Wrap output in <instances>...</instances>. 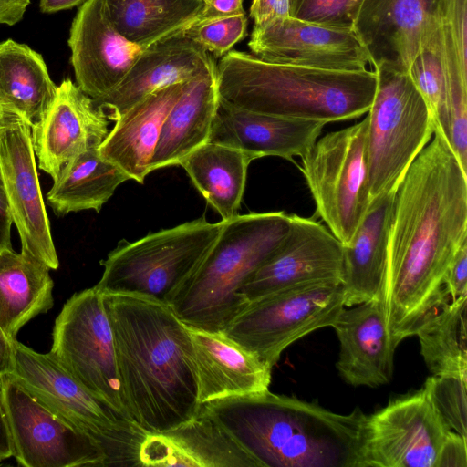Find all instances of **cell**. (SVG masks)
Segmentation results:
<instances>
[{
	"mask_svg": "<svg viewBox=\"0 0 467 467\" xmlns=\"http://www.w3.org/2000/svg\"><path fill=\"white\" fill-rule=\"evenodd\" d=\"M432 136L394 194L379 299L395 348L443 296L446 272L467 242V171L437 127Z\"/></svg>",
	"mask_w": 467,
	"mask_h": 467,
	"instance_id": "1",
	"label": "cell"
},
{
	"mask_svg": "<svg viewBox=\"0 0 467 467\" xmlns=\"http://www.w3.org/2000/svg\"><path fill=\"white\" fill-rule=\"evenodd\" d=\"M130 420L146 433L171 430L200 410L198 375L187 325L170 305L103 294Z\"/></svg>",
	"mask_w": 467,
	"mask_h": 467,
	"instance_id": "2",
	"label": "cell"
},
{
	"mask_svg": "<svg viewBox=\"0 0 467 467\" xmlns=\"http://www.w3.org/2000/svg\"><path fill=\"white\" fill-rule=\"evenodd\" d=\"M260 467H358L366 414L269 389L202 404Z\"/></svg>",
	"mask_w": 467,
	"mask_h": 467,
	"instance_id": "3",
	"label": "cell"
},
{
	"mask_svg": "<svg viewBox=\"0 0 467 467\" xmlns=\"http://www.w3.org/2000/svg\"><path fill=\"white\" fill-rule=\"evenodd\" d=\"M219 99L265 115L324 122L359 118L372 103V70H333L272 63L229 51L216 65Z\"/></svg>",
	"mask_w": 467,
	"mask_h": 467,
	"instance_id": "4",
	"label": "cell"
},
{
	"mask_svg": "<svg viewBox=\"0 0 467 467\" xmlns=\"http://www.w3.org/2000/svg\"><path fill=\"white\" fill-rule=\"evenodd\" d=\"M285 212L237 214L221 233L192 279L171 304L187 326L223 331L245 306L243 285L288 234Z\"/></svg>",
	"mask_w": 467,
	"mask_h": 467,
	"instance_id": "5",
	"label": "cell"
},
{
	"mask_svg": "<svg viewBox=\"0 0 467 467\" xmlns=\"http://www.w3.org/2000/svg\"><path fill=\"white\" fill-rule=\"evenodd\" d=\"M223 221L205 216L151 233L135 242H120L101 261L95 287L102 294H122L170 305L192 279L218 238Z\"/></svg>",
	"mask_w": 467,
	"mask_h": 467,
	"instance_id": "6",
	"label": "cell"
},
{
	"mask_svg": "<svg viewBox=\"0 0 467 467\" xmlns=\"http://www.w3.org/2000/svg\"><path fill=\"white\" fill-rule=\"evenodd\" d=\"M10 375L57 415L103 450L107 466H139L146 436L130 419L89 392L52 355L15 341Z\"/></svg>",
	"mask_w": 467,
	"mask_h": 467,
	"instance_id": "7",
	"label": "cell"
},
{
	"mask_svg": "<svg viewBox=\"0 0 467 467\" xmlns=\"http://www.w3.org/2000/svg\"><path fill=\"white\" fill-rule=\"evenodd\" d=\"M374 71L377 86L367 116L370 202L396 192L436 128L408 71L387 63Z\"/></svg>",
	"mask_w": 467,
	"mask_h": 467,
	"instance_id": "8",
	"label": "cell"
},
{
	"mask_svg": "<svg viewBox=\"0 0 467 467\" xmlns=\"http://www.w3.org/2000/svg\"><path fill=\"white\" fill-rule=\"evenodd\" d=\"M368 119L332 131L301 157L300 170L316 203V215L348 244L370 203Z\"/></svg>",
	"mask_w": 467,
	"mask_h": 467,
	"instance_id": "9",
	"label": "cell"
},
{
	"mask_svg": "<svg viewBox=\"0 0 467 467\" xmlns=\"http://www.w3.org/2000/svg\"><path fill=\"white\" fill-rule=\"evenodd\" d=\"M344 307L341 283L306 284L249 301L223 332L273 368L288 346L332 327Z\"/></svg>",
	"mask_w": 467,
	"mask_h": 467,
	"instance_id": "10",
	"label": "cell"
},
{
	"mask_svg": "<svg viewBox=\"0 0 467 467\" xmlns=\"http://www.w3.org/2000/svg\"><path fill=\"white\" fill-rule=\"evenodd\" d=\"M52 337L51 355L89 392L130 419L103 294L93 286L71 296L56 317Z\"/></svg>",
	"mask_w": 467,
	"mask_h": 467,
	"instance_id": "11",
	"label": "cell"
},
{
	"mask_svg": "<svg viewBox=\"0 0 467 467\" xmlns=\"http://www.w3.org/2000/svg\"><path fill=\"white\" fill-rule=\"evenodd\" d=\"M451 431L423 384L366 414L358 467H437Z\"/></svg>",
	"mask_w": 467,
	"mask_h": 467,
	"instance_id": "12",
	"label": "cell"
},
{
	"mask_svg": "<svg viewBox=\"0 0 467 467\" xmlns=\"http://www.w3.org/2000/svg\"><path fill=\"white\" fill-rule=\"evenodd\" d=\"M2 401L12 457L24 467L107 466L100 446L57 415L10 374L2 376Z\"/></svg>",
	"mask_w": 467,
	"mask_h": 467,
	"instance_id": "13",
	"label": "cell"
},
{
	"mask_svg": "<svg viewBox=\"0 0 467 467\" xmlns=\"http://www.w3.org/2000/svg\"><path fill=\"white\" fill-rule=\"evenodd\" d=\"M341 242L314 217L290 214L287 236L275 253L243 285L246 305L265 296L317 282L342 281Z\"/></svg>",
	"mask_w": 467,
	"mask_h": 467,
	"instance_id": "14",
	"label": "cell"
},
{
	"mask_svg": "<svg viewBox=\"0 0 467 467\" xmlns=\"http://www.w3.org/2000/svg\"><path fill=\"white\" fill-rule=\"evenodd\" d=\"M248 47L272 63L333 70H366L369 57L353 29L325 26L292 16L254 25Z\"/></svg>",
	"mask_w": 467,
	"mask_h": 467,
	"instance_id": "15",
	"label": "cell"
},
{
	"mask_svg": "<svg viewBox=\"0 0 467 467\" xmlns=\"http://www.w3.org/2000/svg\"><path fill=\"white\" fill-rule=\"evenodd\" d=\"M0 169L21 251L50 270L59 266L36 171L31 127L16 119L0 134Z\"/></svg>",
	"mask_w": 467,
	"mask_h": 467,
	"instance_id": "16",
	"label": "cell"
},
{
	"mask_svg": "<svg viewBox=\"0 0 467 467\" xmlns=\"http://www.w3.org/2000/svg\"><path fill=\"white\" fill-rule=\"evenodd\" d=\"M76 84L94 102L109 94L145 49L126 39L112 25L104 0L79 6L67 40Z\"/></svg>",
	"mask_w": 467,
	"mask_h": 467,
	"instance_id": "17",
	"label": "cell"
},
{
	"mask_svg": "<svg viewBox=\"0 0 467 467\" xmlns=\"http://www.w3.org/2000/svg\"><path fill=\"white\" fill-rule=\"evenodd\" d=\"M442 0H363L352 29L370 64L409 67L437 29Z\"/></svg>",
	"mask_w": 467,
	"mask_h": 467,
	"instance_id": "18",
	"label": "cell"
},
{
	"mask_svg": "<svg viewBox=\"0 0 467 467\" xmlns=\"http://www.w3.org/2000/svg\"><path fill=\"white\" fill-rule=\"evenodd\" d=\"M109 120L104 109L77 84L63 79L44 117L31 127L39 168L56 180L75 157L99 147L109 131Z\"/></svg>",
	"mask_w": 467,
	"mask_h": 467,
	"instance_id": "19",
	"label": "cell"
},
{
	"mask_svg": "<svg viewBox=\"0 0 467 467\" xmlns=\"http://www.w3.org/2000/svg\"><path fill=\"white\" fill-rule=\"evenodd\" d=\"M215 67L212 55L182 32L145 48L120 83L95 103L115 120L150 93Z\"/></svg>",
	"mask_w": 467,
	"mask_h": 467,
	"instance_id": "20",
	"label": "cell"
},
{
	"mask_svg": "<svg viewBox=\"0 0 467 467\" xmlns=\"http://www.w3.org/2000/svg\"><path fill=\"white\" fill-rule=\"evenodd\" d=\"M139 466L260 467L202 405L187 422L164 432L147 433Z\"/></svg>",
	"mask_w": 467,
	"mask_h": 467,
	"instance_id": "21",
	"label": "cell"
},
{
	"mask_svg": "<svg viewBox=\"0 0 467 467\" xmlns=\"http://www.w3.org/2000/svg\"><path fill=\"white\" fill-rule=\"evenodd\" d=\"M325 125L253 112L219 99L208 142L240 150L253 160L276 156L292 161L312 148Z\"/></svg>",
	"mask_w": 467,
	"mask_h": 467,
	"instance_id": "22",
	"label": "cell"
},
{
	"mask_svg": "<svg viewBox=\"0 0 467 467\" xmlns=\"http://www.w3.org/2000/svg\"><path fill=\"white\" fill-rule=\"evenodd\" d=\"M332 327L340 346L336 367L348 384L376 388L391 380L396 348L379 298L344 307Z\"/></svg>",
	"mask_w": 467,
	"mask_h": 467,
	"instance_id": "23",
	"label": "cell"
},
{
	"mask_svg": "<svg viewBox=\"0 0 467 467\" xmlns=\"http://www.w3.org/2000/svg\"><path fill=\"white\" fill-rule=\"evenodd\" d=\"M188 327L198 375L200 404L269 389L272 367L223 331Z\"/></svg>",
	"mask_w": 467,
	"mask_h": 467,
	"instance_id": "24",
	"label": "cell"
},
{
	"mask_svg": "<svg viewBox=\"0 0 467 467\" xmlns=\"http://www.w3.org/2000/svg\"><path fill=\"white\" fill-rule=\"evenodd\" d=\"M185 84L186 81L160 88L117 118L98 148L101 157L121 169L130 180L143 183L151 172L150 161L164 120Z\"/></svg>",
	"mask_w": 467,
	"mask_h": 467,
	"instance_id": "25",
	"label": "cell"
},
{
	"mask_svg": "<svg viewBox=\"0 0 467 467\" xmlns=\"http://www.w3.org/2000/svg\"><path fill=\"white\" fill-rule=\"evenodd\" d=\"M394 194L372 200L351 241L342 244L345 307L380 297Z\"/></svg>",
	"mask_w": 467,
	"mask_h": 467,
	"instance_id": "26",
	"label": "cell"
},
{
	"mask_svg": "<svg viewBox=\"0 0 467 467\" xmlns=\"http://www.w3.org/2000/svg\"><path fill=\"white\" fill-rule=\"evenodd\" d=\"M219 103L216 67L186 81L168 113L150 161V171L179 165L192 151L209 141Z\"/></svg>",
	"mask_w": 467,
	"mask_h": 467,
	"instance_id": "27",
	"label": "cell"
},
{
	"mask_svg": "<svg viewBox=\"0 0 467 467\" xmlns=\"http://www.w3.org/2000/svg\"><path fill=\"white\" fill-rule=\"evenodd\" d=\"M42 56L13 39L0 43V104L33 127L41 120L56 92Z\"/></svg>",
	"mask_w": 467,
	"mask_h": 467,
	"instance_id": "28",
	"label": "cell"
},
{
	"mask_svg": "<svg viewBox=\"0 0 467 467\" xmlns=\"http://www.w3.org/2000/svg\"><path fill=\"white\" fill-rule=\"evenodd\" d=\"M50 269L34 256L0 253V327L12 338L34 317L54 305Z\"/></svg>",
	"mask_w": 467,
	"mask_h": 467,
	"instance_id": "29",
	"label": "cell"
},
{
	"mask_svg": "<svg viewBox=\"0 0 467 467\" xmlns=\"http://www.w3.org/2000/svg\"><path fill=\"white\" fill-rule=\"evenodd\" d=\"M252 161L250 155L240 150L206 142L188 154L179 165L222 221H229L239 214L247 168Z\"/></svg>",
	"mask_w": 467,
	"mask_h": 467,
	"instance_id": "30",
	"label": "cell"
},
{
	"mask_svg": "<svg viewBox=\"0 0 467 467\" xmlns=\"http://www.w3.org/2000/svg\"><path fill=\"white\" fill-rule=\"evenodd\" d=\"M130 177L101 157L97 149L86 150L70 161L54 180L47 194L48 205L57 216L72 212H99L117 187Z\"/></svg>",
	"mask_w": 467,
	"mask_h": 467,
	"instance_id": "31",
	"label": "cell"
},
{
	"mask_svg": "<svg viewBox=\"0 0 467 467\" xmlns=\"http://www.w3.org/2000/svg\"><path fill=\"white\" fill-rule=\"evenodd\" d=\"M467 296L452 299L447 290L422 319L415 335L432 375L467 379Z\"/></svg>",
	"mask_w": 467,
	"mask_h": 467,
	"instance_id": "32",
	"label": "cell"
},
{
	"mask_svg": "<svg viewBox=\"0 0 467 467\" xmlns=\"http://www.w3.org/2000/svg\"><path fill=\"white\" fill-rule=\"evenodd\" d=\"M114 27L144 48L184 32L201 14V0H104Z\"/></svg>",
	"mask_w": 467,
	"mask_h": 467,
	"instance_id": "33",
	"label": "cell"
},
{
	"mask_svg": "<svg viewBox=\"0 0 467 467\" xmlns=\"http://www.w3.org/2000/svg\"><path fill=\"white\" fill-rule=\"evenodd\" d=\"M408 72L435 120L445 88L440 54V21L437 29L428 37L413 59Z\"/></svg>",
	"mask_w": 467,
	"mask_h": 467,
	"instance_id": "34",
	"label": "cell"
},
{
	"mask_svg": "<svg viewBox=\"0 0 467 467\" xmlns=\"http://www.w3.org/2000/svg\"><path fill=\"white\" fill-rule=\"evenodd\" d=\"M424 385L435 410L448 428L467 438V379L431 375Z\"/></svg>",
	"mask_w": 467,
	"mask_h": 467,
	"instance_id": "35",
	"label": "cell"
},
{
	"mask_svg": "<svg viewBox=\"0 0 467 467\" xmlns=\"http://www.w3.org/2000/svg\"><path fill=\"white\" fill-rule=\"evenodd\" d=\"M246 14L193 22L183 33L209 53L222 57L247 35Z\"/></svg>",
	"mask_w": 467,
	"mask_h": 467,
	"instance_id": "36",
	"label": "cell"
},
{
	"mask_svg": "<svg viewBox=\"0 0 467 467\" xmlns=\"http://www.w3.org/2000/svg\"><path fill=\"white\" fill-rule=\"evenodd\" d=\"M363 0H290V16L335 28L352 29Z\"/></svg>",
	"mask_w": 467,
	"mask_h": 467,
	"instance_id": "37",
	"label": "cell"
},
{
	"mask_svg": "<svg viewBox=\"0 0 467 467\" xmlns=\"http://www.w3.org/2000/svg\"><path fill=\"white\" fill-rule=\"evenodd\" d=\"M443 285L452 299L467 296V242L456 253L446 272Z\"/></svg>",
	"mask_w": 467,
	"mask_h": 467,
	"instance_id": "38",
	"label": "cell"
},
{
	"mask_svg": "<svg viewBox=\"0 0 467 467\" xmlns=\"http://www.w3.org/2000/svg\"><path fill=\"white\" fill-rule=\"evenodd\" d=\"M466 439L451 431L443 444L437 467H467Z\"/></svg>",
	"mask_w": 467,
	"mask_h": 467,
	"instance_id": "39",
	"label": "cell"
},
{
	"mask_svg": "<svg viewBox=\"0 0 467 467\" xmlns=\"http://www.w3.org/2000/svg\"><path fill=\"white\" fill-rule=\"evenodd\" d=\"M289 16L290 0H254L250 7V16L254 19V25Z\"/></svg>",
	"mask_w": 467,
	"mask_h": 467,
	"instance_id": "40",
	"label": "cell"
},
{
	"mask_svg": "<svg viewBox=\"0 0 467 467\" xmlns=\"http://www.w3.org/2000/svg\"><path fill=\"white\" fill-rule=\"evenodd\" d=\"M243 0H208L196 21L244 14Z\"/></svg>",
	"mask_w": 467,
	"mask_h": 467,
	"instance_id": "41",
	"label": "cell"
},
{
	"mask_svg": "<svg viewBox=\"0 0 467 467\" xmlns=\"http://www.w3.org/2000/svg\"><path fill=\"white\" fill-rule=\"evenodd\" d=\"M13 223L0 169V253L12 250L11 225Z\"/></svg>",
	"mask_w": 467,
	"mask_h": 467,
	"instance_id": "42",
	"label": "cell"
},
{
	"mask_svg": "<svg viewBox=\"0 0 467 467\" xmlns=\"http://www.w3.org/2000/svg\"><path fill=\"white\" fill-rule=\"evenodd\" d=\"M30 0H0V24L14 26L22 20Z\"/></svg>",
	"mask_w": 467,
	"mask_h": 467,
	"instance_id": "43",
	"label": "cell"
},
{
	"mask_svg": "<svg viewBox=\"0 0 467 467\" xmlns=\"http://www.w3.org/2000/svg\"><path fill=\"white\" fill-rule=\"evenodd\" d=\"M16 340L0 327V376L10 374L13 370Z\"/></svg>",
	"mask_w": 467,
	"mask_h": 467,
	"instance_id": "44",
	"label": "cell"
},
{
	"mask_svg": "<svg viewBox=\"0 0 467 467\" xmlns=\"http://www.w3.org/2000/svg\"><path fill=\"white\" fill-rule=\"evenodd\" d=\"M12 457L11 441L2 401V376H0V462Z\"/></svg>",
	"mask_w": 467,
	"mask_h": 467,
	"instance_id": "45",
	"label": "cell"
},
{
	"mask_svg": "<svg viewBox=\"0 0 467 467\" xmlns=\"http://www.w3.org/2000/svg\"><path fill=\"white\" fill-rule=\"evenodd\" d=\"M87 1L88 0H39V7L42 13L53 14L80 6Z\"/></svg>",
	"mask_w": 467,
	"mask_h": 467,
	"instance_id": "46",
	"label": "cell"
},
{
	"mask_svg": "<svg viewBox=\"0 0 467 467\" xmlns=\"http://www.w3.org/2000/svg\"><path fill=\"white\" fill-rule=\"evenodd\" d=\"M18 119L20 118L5 110L0 104V134Z\"/></svg>",
	"mask_w": 467,
	"mask_h": 467,
	"instance_id": "47",
	"label": "cell"
},
{
	"mask_svg": "<svg viewBox=\"0 0 467 467\" xmlns=\"http://www.w3.org/2000/svg\"><path fill=\"white\" fill-rule=\"evenodd\" d=\"M201 1H202V2L206 3L208 0H201Z\"/></svg>",
	"mask_w": 467,
	"mask_h": 467,
	"instance_id": "48",
	"label": "cell"
}]
</instances>
